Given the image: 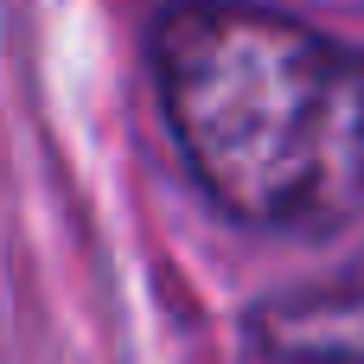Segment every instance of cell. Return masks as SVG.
<instances>
[{
  "instance_id": "obj_2",
  "label": "cell",
  "mask_w": 364,
  "mask_h": 364,
  "mask_svg": "<svg viewBox=\"0 0 364 364\" xmlns=\"http://www.w3.org/2000/svg\"><path fill=\"white\" fill-rule=\"evenodd\" d=\"M250 333L269 358L288 364H364V256L269 294L250 314Z\"/></svg>"
},
{
  "instance_id": "obj_1",
  "label": "cell",
  "mask_w": 364,
  "mask_h": 364,
  "mask_svg": "<svg viewBox=\"0 0 364 364\" xmlns=\"http://www.w3.org/2000/svg\"><path fill=\"white\" fill-rule=\"evenodd\" d=\"M160 109L198 186L256 230H333L364 205V51L243 0L154 32Z\"/></svg>"
}]
</instances>
